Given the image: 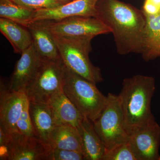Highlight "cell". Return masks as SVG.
Segmentation results:
<instances>
[{"instance_id":"cell-6","label":"cell","mask_w":160,"mask_h":160,"mask_svg":"<svg viewBox=\"0 0 160 160\" xmlns=\"http://www.w3.org/2000/svg\"><path fill=\"white\" fill-rule=\"evenodd\" d=\"M106 150L129 142L124 117L118 95L108 93L106 105L97 118L92 122Z\"/></svg>"},{"instance_id":"cell-3","label":"cell","mask_w":160,"mask_h":160,"mask_svg":"<svg viewBox=\"0 0 160 160\" xmlns=\"http://www.w3.org/2000/svg\"><path fill=\"white\" fill-rule=\"evenodd\" d=\"M64 65L75 73L97 84L103 81L101 69L89 58L92 37H67L52 34Z\"/></svg>"},{"instance_id":"cell-22","label":"cell","mask_w":160,"mask_h":160,"mask_svg":"<svg viewBox=\"0 0 160 160\" xmlns=\"http://www.w3.org/2000/svg\"><path fill=\"white\" fill-rule=\"evenodd\" d=\"M18 131L27 136L37 137L36 133L30 118L29 112V101L27 97L25 100L23 110L17 123Z\"/></svg>"},{"instance_id":"cell-20","label":"cell","mask_w":160,"mask_h":160,"mask_svg":"<svg viewBox=\"0 0 160 160\" xmlns=\"http://www.w3.org/2000/svg\"><path fill=\"white\" fill-rule=\"evenodd\" d=\"M35 11L11 0H0V17L12 20L24 26L30 22Z\"/></svg>"},{"instance_id":"cell-4","label":"cell","mask_w":160,"mask_h":160,"mask_svg":"<svg viewBox=\"0 0 160 160\" xmlns=\"http://www.w3.org/2000/svg\"><path fill=\"white\" fill-rule=\"evenodd\" d=\"M96 85L66 67L63 92L81 113L92 122L99 116L107 100V96Z\"/></svg>"},{"instance_id":"cell-7","label":"cell","mask_w":160,"mask_h":160,"mask_svg":"<svg viewBox=\"0 0 160 160\" xmlns=\"http://www.w3.org/2000/svg\"><path fill=\"white\" fill-rule=\"evenodd\" d=\"M52 34L67 37H92L111 33L101 20L94 17L76 16L58 21H48Z\"/></svg>"},{"instance_id":"cell-11","label":"cell","mask_w":160,"mask_h":160,"mask_svg":"<svg viewBox=\"0 0 160 160\" xmlns=\"http://www.w3.org/2000/svg\"><path fill=\"white\" fill-rule=\"evenodd\" d=\"M26 97L24 92L10 91L1 80L0 126L10 134L19 132L17 123L22 113Z\"/></svg>"},{"instance_id":"cell-15","label":"cell","mask_w":160,"mask_h":160,"mask_svg":"<svg viewBox=\"0 0 160 160\" xmlns=\"http://www.w3.org/2000/svg\"><path fill=\"white\" fill-rule=\"evenodd\" d=\"M78 129L82 139L84 159L102 160L106 148L96 131L92 121L84 117Z\"/></svg>"},{"instance_id":"cell-13","label":"cell","mask_w":160,"mask_h":160,"mask_svg":"<svg viewBox=\"0 0 160 160\" xmlns=\"http://www.w3.org/2000/svg\"><path fill=\"white\" fill-rule=\"evenodd\" d=\"M25 26L30 32L33 46L42 59H61L52 34L47 26V21L30 22Z\"/></svg>"},{"instance_id":"cell-9","label":"cell","mask_w":160,"mask_h":160,"mask_svg":"<svg viewBox=\"0 0 160 160\" xmlns=\"http://www.w3.org/2000/svg\"><path fill=\"white\" fill-rule=\"evenodd\" d=\"M43 60L32 44L21 53L7 86L10 91L24 92L36 76Z\"/></svg>"},{"instance_id":"cell-23","label":"cell","mask_w":160,"mask_h":160,"mask_svg":"<svg viewBox=\"0 0 160 160\" xmlns=\"http://www.w3.org/2000/svg\"><path fill=\"white\" fill-rule=\"evenodd\" d=\"M18 5L32 10L52 9L62 5L58 0H11Z\"/></svg>"},{"instance_id":"cell-10","label":"cell","mask_w":160,"mask_h":160,"mask_svg":"<svg viewBox=\"0 0 160 160\" xmlns=\"http://www.w3.org/2000/svg\"><path fill=\"white\" fill-rule=\"evenodd\" d=\"M137 160H160V126L156 122L129 135Z\"/></svg>"},{"instance_id":"cell-2","label":"cell","mask_w":160,"mask_h":160,"mask_svg":"<svg viewBox=\"0 0 160 160\" xmlns=\"http://www.w3.org/2000/svg\"><path fill=\"white\" fill-rule=\"evenodd\" d=\"M122 85L118 98L125 128L129 135L156 122L151 110L155 80L152 77L137 75L125 79Z\"/></svg>"},{"instance_id":"cell-18","label":"cell","mask_w":160,"mask_h":160,"mask_svg":"<svg viewBox=\"0 0 160 160\" xmlns=\"http://www.w3.org/2000/svg\"><path fill=\"white\" fill-rule=\"evenodd\" d=\"M0 31L11 44L15 53H22L33 44L28 29L12 20L1 18Z\"/></svg>"},{"instance_id":"cell-8","label":"cell","mask_w":160,"mask_h":160,"mask_svg":"<svg viewBox=\"0 0 160 160\" xmlns=\"http://www.w3.org/2000/svg\"><path fill=\"white\" fill-rule=\"evenodd\" d=\"M51 148L37 137L16 132L8 145L1 149V160H48Z\"/></svg>"},{"instance_id":"cell-17","label":"cell","mask_w":160,"mask_h":160,"mask_svg":"<svg viewBox=\"0 0 160 160\" xmlns=\"http://www.w3.org/2000/svg\"><path fill=\"white\" fill-rule=\"evenodd\" d=\"M141 53L146 62L160 57V11L157 14L147 15Z\"/></svg>"},{"instance_id":"cell-16","label":"cell","mask_w":160,"mask_h":160,"mask_svg":"<svg viewBox=\"0 0 160 160\" xmlns=\"http://www.w3.org/2000/svg\"><path fill=\"white\" fill-rule=\"evenodd\" d=\"M29 112L37 136L49 146V136L55 126L51 107L48 103L29 101Z\"/></svg>"},{"instance_id":"cell-19","label":"cell","mask_w":160,"mask_h":160,"mask_svg":"<svg viewBox=\"0 0 160 160\" xmlns=\"http://www.w3.org/2000/svg\"><path fill=\"white\" fill-rule=\"evenodd\" d=\"M48 144L51 148L74 150L82 153L81 136L78 128L73 126H55L49 136Z\"/></svg>"},{"instance_id":"cell-24","label":"cell","mask_w":160,"mask_h":160,"mask_svg":"<svg viewBox=\"0 0 160 160\" xmlns=\"http://www.w3.org/2000/svg\"><path fill=\"white\" fill-rule=\"evenodd\" d=\"M82 153L74 150L51 148L49 152L48 160H83Z\"/></svg>"},{"instance_id":"cell-1","label":"cell","mask_w":160,"mask_h":160,"mask_svg":"<svg viewBox=\"0 0 160 160\" xmlns=\"http://www.w3.org/2000/svg\"><path fill=\"white\" fill-rule=\"evenodd\" d=\"M96 9V18L113 34L118 54H140L146 22L142 10L119 0H98Z\"/></svg>"},{"instance_id":"cell-5","label":"cell","mask_w":160,"mask_h":160,"mask_svg":"<svg viewBox=\"0 0 160 160\" xmlns=\"http://www.w3.org/2000/svg\"><path fill=\"white\" fill-rule=\"evenodd\" d=\"M66 66L61 59L43 60L36 76L25 92L29 102L48 103L63 91Z\"/></svg>"},{"instance_id":"cell-25","label":"cell","mask_w":160,"mask_h":160,"mask_svg":"<svg viewBox=\"0 0 160 160\" xmlns=\"http://www.w3.org/2000/svg\"><path fill=\"white\" fill-rule=\"evenodd\" d=\"M142 11L147 15H153L160 11V0H145Z\"/></svg>"},{"instance_id":"cell-14","label":"cell","mask_w":160,"mask_h":160,"mask_svg":"<svg viewBox=\"0 0 160 160\" xmlns=\"http://www.w3.org/2000/svg\"><path fill=\"white\" fill-rule=\"evenodd\" d=\"M48 104L52 110L55 126L67 125L78 128L84 118L63 91L53 97Z\"/></svg>"},{"instance_id":"cell-21","label":"cell","mask_w":160,"mask_h":160,"mask_svg":"<svg viewBox=\"0 0 160 160\" xmlns=\"http://www.w3.org/2000/svg\"><path fill=\"white\" fill-rule=\"evenodd\" d=\"M102 160H137L129 142L122 143L106 150Z\"/></svg>"},{"instance_id":"cell-12","label":"cell","mask_w":160,"mask_h":160,"mask_svg":"<svg viewBox=\"0 0 160 160\" xmlns=\"http://www.w3.org/2000/svg\"><path fill=\"white\" fill-rule=\"evenodd\" d=\"M97 1L73 0L57 8L35 10L30 22L42 20L58 21L76 16L96 18Z\"/></svg>"},{"instance_id":"cell-26","label":"cell","mask_w":160,"mask_h":160,"mask_svg":"<svg viewBox=\"0 0 160 160\" xmlns=\"http://www.w3.org/2000/svg\"><path fill=\"white\" fill-rule=\"evenodd\" d=\"M58 1L62 3L63 5H64V4H67V3L73 1V0H58Z\"/></svg>"}]
</instances>
